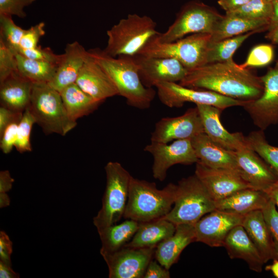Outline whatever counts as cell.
Wrapping results in <instances>:
<instances>
[{"mask_svg": "<svg viewBox=\"0 0 278 278\" xmlns=\"http://www.w3.org/2000/svg\"><path fill=\"white\" fill-rule=\"evenodd\" d=\"M181 85L195 89L208 90L243 101H251L263 94L260 77L249 68H243L233 59L207 63L188 70Z\"/></svg>", "mask_w": 278, "mask_h": 278, "instance_id": "6da1fadb", "label": "cell"}, {"mask_svg": "<svg viewBox=\"0 0 278 278\" xmlns=\"http://www.w3.org/2000/svg\"><path fill=\"white\" fill-rule=\"evenodd\" d=\"M88 52L109 76L118 95L124 97L128 105L140 109L150 107L156 92L152 88L143 84L134 56L113 57L99 48L91 49Z\"/></svg>", "mask_w": 278, "mask_h": 278, "instance_id": "7a4b0ae2", "label": "cell"}, {"mask_svg": "<svg viewBox=\"0 0 278 278\" xmlns=\"http://www.w3.org/2000/svg\"><path fill=\"white\" fill-rule=\"evenodd\" d=\"M177 184L169 183L159 189L156 184L132 177L124 217L138 223L164 217L176 199Z\"/></svg>", "mask_w": 278, "mask_h": 278, "instance_id": "3957f363", "label": "cell"}, {"mask_svg": "<svg viewBox=\"0 0 278 278\" xmlns=\"http://www.w3.org/2000/svg\"><path fill=\"white\" fill-rule=\"evenodd\" d=\"M159 33L156 23L149 16L129 14L107 30V45L103 50L113 57L134 56Z\"/></svg>", "mask_w": 278, "mask_h": 278, "instance_id": "277c9868", "label": "cell"}, {"mask_svg": "<svg viewBox=\"0 0 278 278\" xmlns=\"http://www.w3.org/2000/svg\"><path fill=\"white\" fill-rule=\"evenodd\" d=\"M27 108L46 134L64 136L77 126L67 114L60 93L48 83H33Z\"/></svg>", "mask_w": 278, "mask_h": 278, "instance_id": "5b68a950", "label": "cell"}, {"mask_svg": "<svg viewBox=\"0 0 278 278\" xmlns=\"http://www.w3.org/2000/svg\"><path fill=\"white\" fill-rule=\"evenodd\" d=\"M215 210V201L194 174L178 182L173 206L162 218L175 225L194 224L203 216Z\"/></svg>", "mask_w": 278, "mask_h": 278, "instance_id": "8992f818", "label": "cell"}, {"mask_svg": "<svg viewBox=\"0 0 278 278\" xmlns=\"http://www.w3.org/2000/svg\"><path fill=\"white\" fill-rule=\"evenodd\" d=\"M105 170L106 186L102 206L93 218V224L98 232L116 224L124 216L132 177L117 162H109L105 166Z\"/></svg>", "mask_w": 278, "mask_h": 278, "instance_id": "52a82bcc", "label": "cell"}, {"mask_svg": "<svg viewBox=\"0 0 278 278\" xmlns=\"http://www.w3.org/2000/svg\"><path fill=\"white\" fill-rule=\"evenodd\" d=\"M157 36L152 38L137 55L176 59L188 70L206 64L211 33L191 34L171 43H161Z\"/></svg>", "mask_w": 278, "mask_h": 278, "instance_id": "ba28073f", "label": "cell"}, {"mask_svg": "<svg viewBox=\"0 0 278 278\" xmlns=\"http://www.w3.org/2000/svg\"><path fill=\"white\" fill-rule=\"evenodd\" d=\"M222 16L216 10L202 3L190 2L177 14L167 30L159 33L157 38L161 43H171L188 34L211 33Z\"/></svg>", "mask_w": 278, "mask_h": 278, "instance_id": "9c48e42d", "label": "cell"}, {"mask_svg": "<svg viewBox=\"0 0 278 278\" xmlns=\"http://www.w3.org/2000/svg\"><path fill=\"white\" fill-rule=\"evenodd\" d=\"M155 87L161 102L169 108H179L186 102H193L196 105H211L223 110L232 107H242L246 102L211 91L187 88L177 82H158Z\"/></svg>", "mask_w": 278, "mask_h": 278, "instance_id": "30bf717a", "label": "cell"}, {"mask_svg": "<svg viewBox=\"0 0 278 278\" xmlns=\"http://www.w3.org/2000/svg\"><path fill=\"white\" fill-rule=\"evenodd\" d=\"M144 150L152 155L153 177L160 181L165 180L171 166L190 165L198 162L190 139L176 140L171 144L150 142Z\"/></svg>", "mask_w": 278, "mask_h": 278, "instance_id": "8fae6325", "label": "cell"}, {"mask_svg": "<svg viewBox=\"0 0 278 278\" xmlns=\"http://www.w3.org/2000/svg\"><path fill=\"white\" fill-rule=\"evenodd\" d=\"M264 85L262 95L257 99L246 101L242 107L253 124L265 130L278 124V69H269L261 76Z\"/></svg>", "mask_w": 278, "mask_h": 278, "instance_id": "7c38bea8", "label": "cell"}, {"mask_svg": "<svg viewBox=\"0 0 278 278\" xmlns=\"http://www.w3.org/2000/svg\"><path fill=\"white\" fill-rule=\"evenodd\" d=\"M154 251L155 248L124 247L101 255L108 267L109 278H142Z\"/></svg>", "mask_w": 278, "mask_h": 278, "instance_id": "4fadbf2b", "label": "cell"}, {"mask_svg": "<svg viewBox=\"0 0 278 278\" xmlns=\"http://www.w3.org/2000/svg\"><path fill=\"white\" fill-rule=\"evenodd\" d=\"M203 132L201 119L196 106L187 109L181 115L160 119L155 124L150 142L168 143L172 141L191 139Z\"/></svg>", "mask_w": 278, "mask_h": 278, "instance_id": "5bb4252c", "label": "cell"}, {"mask_svg": "<svg viewBox=\"0 0 278 278\" xmlns=\"http://www.w3.org/2000/svg\"><path fill=\"white\" fill-rule=\"evenodd\" d=\"M244 216L217 210L206 214L194 224L195 241L211 247H223L228 235L242 224Z\"/></svg>", "mask_w": 278, "mask_h": 278, "instance_id": "9a60e30c", "label": "cell"}, {"mask_svg": "<svg viewBox=\"0 0 278 278\" xmlns=\"http://www.w3.org/2000/svg\"><path fill=\"white\" fill-rule=\"evenodd\" d=\"M195 174L215 201L246 188H252L238 170L212 168L197 162Z\"/></svg>", "mask_w": 278, "mask_h": 278, "instance_id": "2e32d148", "label": "cell"}, {"mask_svg": "<svg viewBox=\"0 0 278 278\" xmlns=\"http://www.w3.org/2000/svg\"><path fill=\"white\" fill-rule=\"evenodd\" d=\"M143 84L147 88L155 86L158 82H180L188 70L173 58H161L136 55L134 56Z\"/></svg>", "mask_w": 278, "mask_h": 278, "instance_id": "e0dca14e", "label": "cell"}, {"mask_svg": "<svg viewBox=\"0 0 278 278\" xmlns=\"http://www.w3.org/2000/svg\"><path fill=\"white\" fill-rule=\"evenodd\" d=\"M234 153L241 177L252 188L267 193L278 182L273 169L251 148Z\"/></svg>", "mask_w": 278, "mask_h": 278, "instance_id": "ac0fdd59", "label": "cell"}, {"mask_svg": "<svg viewBox=\"0 0 278 278\" xmlns=\"http://www.w3.org/2000/svg\"><path fill=\"white\" fill-rule=\"evenodd\" d=\"M204 133L214 142L231 151L250 148L241 132H229L220 121L222 110L211 105H196Z\"/></svg>", "mask_w": 278, "mask_h": 278, "instance_id": "d6986e66", "label": "cell"}, {"mask_svg": "<svg viewBox=\"0 0 278 278\" xmlns=\"http://www.w3.org/2000/svg\"><path fill=\"white\" fill-rule=\"evenodd\" d=\"M75 83L87 94L101 102L118 95L109 76L89 53Z\"/></svg>", "mask_w": 278, "mask_h": 278, "instance_id": "ffe728a7", "label": "cell"}, {"mask_svg": "<svg viewBox=\"0 0 278 278\" xmlns=\"http://www.w3.org/2000/svg\"><path fill=\"white\" fill-rule=\"evenodd\" d=\"M88 56V51L78 42L67 44L55 76L48 83L60 92L67 86L75 83Z\"/></svg>", "mask_w": 278, "mask_h": 278, "instance_id": "44dd1931", "label": "cell"}, {"mask_svg": "<svg viewBox=\"0 0 278 278\" xmlns=\"http://www.w3.org/2000/svg\"><path fill=\"white\" fill-rule=\"evenodd\" d=\"M198 162L212 168L239 170L234 151L228 150L212 141L204 132L191 139Z\"/></svg>", "mask_w": 278, "mask_h": 278, "instance_id": "7402d4cb", "label": "cell"}, {"mask_svg": "<svg viewBox=\"0 0 278 278\" xmlns=\"http://www.w3.org/2000/svg\"><path fill=\"white\" fill-rule=\"evenodd\" d=\"M223 247L231 259H241L247 263L251 270L262 272L265 263L242 225H238L231 231Z\"/></svg>", "mask_w": 278, "mask_h": 278, "instance_id": "603a6c76", "label": "cell"}, {"mask_svg": "<svg viewBox=\"0 0 278 278\" xmlns=\"http://www.w3.org/2000/svg\"><path fill=\"white\" fill-rule=\"evenodd\" d=\"M195 241L194 224L176 225L173 234L155 247L154 256L162 266L169 270L177 262L183 250Z\"/></svg>", "mask_w": 278, "mask_h": 278, "instance_id": "cb8c5ba5", "label": "cell"}, {"mask_svg": "<svg viewBox=\"0 0 278 278\" xmlns=\"http://www.w3.org/2000/svg\"><path fill=\"white\" fill-rule=\"evenodd\" d=\"M33 82L15 72L0 82L1 106L23 113L30 100Z\"/></svg>", "mask_w": 278, "mask_h": 278, "instance_id": "d4e9b609", "label": "cell"}, {"mask_svg": "<svg viewBox=\"0 0 278 278\" xmlns=\"http://www.w3.org/2000/svg\"><path fill=\"white\" fill-rule=\"evenodd\" d=\"M241 225L258 250L265 264L277 257V252L262 210L245 215Z\"/></svg>", "mask_w": 278, "mask_h": 278, "instance_id": "484cf974", "label": "cell"}, {"mask_svg": "<svg viewBox=\"0 0 278 278\" xmlns=\"http://www.w3.org/2000/svg\"><path fill=\"white\" fill-rule=\"evenodd\" d=\"M269 200L265 192L246 188L215 201L216 210L245 215L252 211L262 210Z\"/></svg>", "mask_w": 278, "mask_h": 278, "instance_id": "4316f807", "label": "cell"}, {"mask_svg": "<svg viewBox=\"0 0 278 278\" xmlns=\"http://www.w3.org/2000/svg\"><path fill=\"white\" fill-rule=\"evenodd\" d=\"M176 229V225L164 218L139 223L134 235L124 247L155 248L159 243L172 235Z\"/></svg>", "mask_w": 278, "mask_h": 278, "instance_id": "83f0119b", "label": "cell"}, {"mask_svg": "<svg viewBox=\"0 0 278 278\" xmlns=\"http://www.w3.org/2000/svg\"><path fill=\"white\" fill-rule=\"evenodd\" d=\"M270 21L251 20L225 14L217 22L211 33V42H217L253 30H268Z\"/></svg>", "mask_w": 278, "mask_h": 278, "instance_id": "f1b7e54d", "label": "cell"}, {"mask_svg": "<svg viewBox=\"0 0 278 278\" xmlns=\"http://www.w3.org/2000/svg\"><path fill=\"white\" fill-rule=\"evenodd\" d=\"M59 93L67 114L76 121L79 118L92 113L101 103L85 93L76 83L67 86Z\"/></svg>", "mask_w": 278, "mask_h": 278, "instance_id": "f546056e", "label": "cell"}, {"mask_svg": "<svg viewBox=\"0 0 278 278\" xmlns=\"http://www.w3.org/2000/svg\"><path fill=\"white\" fill-rule=\"evenodd\" d=\"M139 223L132 219H126L123 222L114 224L98 232L101 247V254L115 252L123 248L132 238L136 233Z\"/></svg>", "mask_w": 278, "mask_h": 278, "instance_id": "4dcf8cb0", "label": "cell"}, {"mask_svg": "<svg viewBox=\"0 0 278 278\" xmlns=\"http://www.w3.org/2000/svg\"><path fill=\"white\" fill-rule=\"evenodd\" d=\"M15 56L17 72L33 83H49L55 76L58 64L29 59L19 53Z\"/></svg>", "mask_w": 278, "mask_h": 278, "instance_id": "1f68e13d", "label": "cell"}, {"mask_svg": "<svg viewBox=\"0 0 278 278\" xmlns=\"http://www.w3.org/2000/svg\"><path fill=\"white\" fill-rule=\"evenodd\" d=\"M261 31L253 30L217 42L210 41L206 54V64L233 59V54L245 40L251 36Z\"/></svg>", "mask_w": 278, "mask_h": 278, "instance_id": "d6a6232c", "label": "cell"}, {"mask_svg": "<svg viewBox=\"0 0 278 278\" xmlns=\"http://www.w3.org/2000/svg\"><path fill=\"white\" fill-rule=\"evenodd\" d=\"M246 137L249 147L273 169L278 176V147L270 145L266 140L264 130L251 132Z\"/></svg>", "mask_w": 278, "mask_h": 278, "instance_id": "836d02e7", "label": "cell"}, {"mask_svg": "<svg viewBox=\"0 0 278 278\" xmlns=\"http://www.w3.org/2000/svg\"><path fill=\"white\" fill-rule=\"evenodd\" d=\"M226 14L251 20H267L270 21L272 16V6L267 0H250L240 7Z\"/></svg>", "mask_w": 278, "mask_h": 278, "instance_id": "e575fe53", "label": "cell"}, {"mask_svg": "<svg viewBox=\"0 0 278 278\" xmlns=\"http://www.w3.org/2000/svg\"><path fill=\"white\" fill-rule=\"evenodd\" d=\"M25 30L15 24L11 15L0 13V40L15 53L19 51Z\"/></svg>", "mask_w": 278, "mask_h": 278, "instance_id": "d590c367", "label": "cell"}, {"mask_svg": "<svg viewBox=\"0 0 278 278\" xmlns=\"http://www.w3.org/2000/svg\"><path fill=\"white\" fill-rule=\"evenodd\" d=\"M35 123H36L34 117L27 108L24 111L19 123L17 139L14 146L19 152L32 151L30 135L32 126Z\"/></svg>", "mask_w": 278, "mask_h": 278, "instance_id": "8d00e7d4", "label": "cell"}, {"mask_svg": "<svg viewBox=\"0 0 278 278\" xmlns=\"http://www.w3.org/2000/svg\"><path fill=\"white\" fill-rule=\"evenodd\" d=\"M273 49L269 44H259L250 51L244 63L240 64L243 68L265 66L273 58Z\"/></svg>", "mask_w": 278, "mask_h": 278, "instance_id": "74e56055", "label": "cell"}, {"mask_svg": "<svg viewBox=\"0 0 278 278\" xmlns=\"http://www.w3.org/2000/svg\"><path fill=\"white\" fill-rule=\"evenodd\" d=\"M15 54L0 40V82L17 71Z\"/></svg>", "mask_w": 278, "mask_h": 278, "instance_id": "f35d334b", "label": "cell"}, {"mask_svg": "<svg viewBox=\"0 0 278 278\" xmlns=\"http://www.w3.org/2000/svg\"><path fill=\"white\" fill-rule=\"evenodd\" d=\"M18 53L29 59L57 64H58L62 57V54H56L49 47L42 48L40 46L30 49H20Z\"/></svg>", "mask_w": 278, "mask_h": 278, "instance_id": "ab89813d", "label": "cell"}, {"mask_svg": "<svg viewBox=\"0 0 278 278\" xmlns=\"http://www.w3.org/2000/svg\"><path fill=\"white\" fill-rule=\"evenodd\" d=\"M262 211L278 252V212L276 209V205L269 198Z\"/></svg>", "mask_w": 278, "mask_h": 278, "instance_id": "60d3db41", "label": "cell"}, {"mask_svg": "<svg viewBox=\"0 0 278 278\" xmlns=\"http://www.w3.org/2000/svg\"><path fill=\"white\" fill-rule=\"evenodd\" d=\"M44 28L45 23L40 22L25 30L20 42V49L37 47L40 38L45 33Z\"/></svg>", "mask_w": 278, "mask_h": 278, "instance_id": "b9f144b4", "label": "cell"}, {"mask_svg": "<svg viewBox=\"0 0 278 278\" xmlns=\"http://www.w3.org/2000/svg\"><path fill=\"white\" fill-rule=\"evenodd\" d=\"M21 117L15 119L9 124L0 135V147L4 153H10L15 146L17 139L18 125Z\"/></svg>", "mask_w": 278, "mask_h": 278, "instance_id": "7bdbcfd3", "label": "cell"}, {"mask_svg": "<svg viewBox=\"0 0 278 278\" xmlns=\"http://www.w3.org/2000/svg\"><path fill=\"white\" fill-rule=\"evenodd\" d=\"M36 0H0V13L16 15L24 18L26 13L24 8L31 5Z\"/></svg>", "mask_w": 278, "mask_h": 278, "instance_id": "ee69618b", "label": "cell"}, {"mask_svg": "<svg viewBox=\"0 0 278 278\" xmlns=\"http://www.w3.org/2000/svg\"><path fill=\"white\" fill-rule=\"evenodd\" d=\"M12 242L8 235L3 231L0 232V260L11 265V255Z\"/></svg>", "mask_w": 278, "mask_h": 278, "instance_id": "f6af8a7d", "label": "cell"}, {"mask_svg": "<svg viewBox=\"0 0 278 278\" xmlns=\"http://www.w3.org/2000/svg\"><path fill=\"white\" fill-rule=\"evenodd\" d=\"M168 269L162 266L157 260H151L149 263L143 278H169Z\"/></svg>", "mask_w": 278, "mask_h": 278, "instance_id": "bcb514c9", "label": "cell"}, {"mask_svg": "<svg viewBox=\"0 0 278 278\" xmlns=\"http://www.w3.org/2000/svg\"><path fill=\"white\" fill-rule=\"evenodd\" d=\"M23 113L14 112L6 107H0V135L6 127L15 119L22 117Z\"/></svg>", "mask_w": 278, "mask_h": 278, "instance_id": "7dc6e473", "label": "cell"}, {"mask_svg": "<svg viewBox=\"0 0 278 278\" xmlns=\"http://www.w3.org/2000/svg\"><path fill=\"white\" fill-rule=\"evenodd\" d=\"M14 180L11 177L8 170L0 172V193H6L12 186Z\"/></svg>", "mask_w": 278, "mask_h": 278, "instance_id": "c3c4849f", "label": "cell"}, {"mask_svg": "<svg viewBox=\"0 0 278 278\" xmlns=\"http://www.w3.org/2000/svg\"><path fill=\"white\" fill-rule=\"evenodd\" d=\"M250 0H218L219 5L225 11L229 12L243 6Z\"/></svg>", "mask_w": 278, "mask_h": 278, "instance_id": "681fc988", "label": "cell"}, {"mask_svg": "<svg viewBox=\"0 0 278 278\" xmlns=\"http://www.w3.org/2000/svg\"><path fill=\"white\" fill-rule=\"evenodd\" d=\"M19 274L14 272L9 265L0 260V277L1 278H18Z\"/></svg>", "mask_w": 278, "mask_h": 278, "instance_id": "f907efd6", "label": "cell"}, {"mask_svg": "<svg viewBox=\"0 0 278 278\" xmlns=\"http://www.w3.org/2000/svg\"><path fill=\"white\" fill-rule=\"evenodd\" d=\"M271 2L272 6V16L268 30L272 29L278 24V0H273Z\"/></svg>", "mask_w": 278, "mask_h": 278, "instance_id": "816d5d0a", "label": "cell"}, {"mask_svg": "<svg viewBox=\"0 0 278 278\" xmlns=\"http://www.w3.org/2000/svg\"><path fill=\"white\" fill-rule=\"evenodd\" d=\"M266 193L278 207V182Z\"/></svg>", "mask_w": 278, "mask_h": 278, "instance_id": "f5cc1de1", "label": "cell"}, {"mask_svg": "<svg viewBox=\"0 0 278 278\" xmlns=\"http://www.w3.org/2000/svg\"><path fill=\"white\" fill-rule=\"evenodd\" d=\"M266 38L273 43L278 44V24L272 29L268 30Z\"/></svg>", "mask_w": 278, "mask_h": 278, "instance_id": "db71d44e", "label": "cell"}, {"mask_svg": "<svg viewBox=\"0 0 278 278\" xmlns=\"http://www.w3.org/2000/svg\"><path fill=\"white\" fill-rule=\"evenodd\" d=\"M265 270L271 271L275 277L278 278V252L277 257L273 259L272 264L266 266Z\"/></svg>", "mask_w": 278, "mask_h": 278, "instance_id": "11a10c76", "label": "cell"}, {"mask_svg": "<svg viewBox=\"0 0 278 278\" xmlns=\"http://www.w3.org/2000/svg\"><path fill=\"white\" fill-rule=\"evenodd\" d=\"M10 200L7 193H0V207L3 208L9 205Z\"/></svg>", "mask_w": 278, "mask_h": 278, "instance_id": "9f6ffc18", "label": "cell"}, {"mask_svg": "<svg viewBox=\"0 0 278 278\" xmlns=\"http://www.w3.org/2000/svg\"><path fill=\"white\" fill-rule=\"evenodd\" d=\"M275 67L278 69V61L276 62Z\"/></svg>", "mask_w": 278, "mask_h": 278, "instance_id": "6f0895ef", "label": "cell"}, {"mask_svg": "<svg viewBox=\"0 0 278 278\" xmlns=\"http://www.w3.org/2000/svg\"><path fill=\"white\" fill-rule=\"evenodd\" d=\"M267 1H269V2H271V1H273V0H267Z\"/></svg>", "mask_w": 278, "mask_h": 278, "instance_id": "680465c9", "label": "cell"}]
</instances>
